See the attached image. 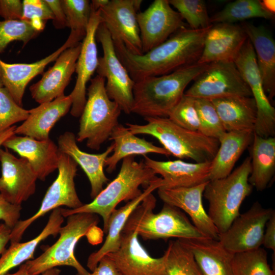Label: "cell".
Returning <instances> with one entry per match:
<instances>
[{"instance_id":"obj_1","label":"cell","mask_w":275,"mask_h":275,"mask_svg":"<svg viewBox=\"0 0 275 275\" xmlns=\"http://www.w3.org/2000/svg\"><path fill=\"white\" fill-rule=\"evenodd\" d=\"M210 28L181 29L160 45L141 55L132 54L120 41H113L118 57L135 82L147 77L168 74L197 63Z\"/></svg>"},{"instance_id":"obj_2","label":"cell","mask_w":275,"mask_h":275,"mask_svg":"<svg viewBox=\"0 0 275 275\" xmlns=\"http://www.w3.org/2000/svg\"><path fill=\"white\" fill-rule=\"evenodd\" d=\"M209 64L195 63L168 74L150 76L134 82L131 113L144 118L168 117L186 86Z\"/></svg>"},{"instance_id":"obj_3","label":"cell","mask_w":275,"mask_h":275,"mask_svg":"<svg viewBox=\"0 0 275 275\" xmlns=\"http://www.w3.org/2000/svg\"><path fill=\"white\" fill-rule=\"evenodd\" d=\"M134 157L130 155L122 159L118 175L91 202L74 209L61 208L63 216L78 213L99 215L103 219V232L106 234L109 218L117 206L122 201L128 202L139 197L143 192L140 187L146 188L157 177L143 160L138 162Z\"/></svg>"},{"instance_id":"obj_4","label":"cell","mask_w":275,"mask_h":275,"mask_svg":"<svg viewBox=\"0 0 275 275\" xmlns=\"http://www.w3.org/2000/svg\"><path fill=\"white\" fill-rule=\"evenodd\" d=\"M143 125L130 123L126 127L133 134H144L156 138L171 155L180 159H190L196 162L211 161L219 147L217 139L199 131L185 129L168 117L144 118Z\"/></svg>"},{"instance_id":"obj_5","label":"cell","mask_w":275,"mask_h":275,"mask_svg":"<svg viewBox=\"0 0 275 275\" xmlns=\"http://www.w3.org/2000/svg\"><path fill=\"white\" fill-rule=\"evenodd\" d=\"M156 203L152 193L146 196L132 211L123 231L135 230L144 240L208 238L177 207L164 203L161 210L154 213Z\"/></svg>"},{"instance_id":"obj_6","label":"cell","mask_w":275,"mask_h":275,"mask_svg":"<svg viewBox=\"0 0 275 275\" xmlns=\"http://www.w3.org/2000/svg\"><path fill=\"white\" fill-rule=\"evenodd\" d=\"M251 172L249 156L228 176L209 180L206 185L203 196L209 203L207 213L219 234L225 232L240 214L242 203L252 193Z\"/></svg>"},{"instance_id":"obj_7","label":"cell","mask_w":275,"mask_h":275,"mask_svg":"<svg viewBox=\"0 0 275 275\" xmlns=\"http://www.w3.org/2000/svg\"><path fill=\"white\" fill-rule=\"evenodd\" d=\"M99 222L98 215L78 213L67 216L66 224L61 227L58 240L38 257L24 263L32 275H39L61 266H68L76 270V275H88L89 272L76 258L74 249L78 240Z\"/></svg>"},{"instance_id":"obj_8","label":"cell","mask_w":275,"mask_h":275,"mask_svg":"<svg viewBox=\"0 0 275 275\" xmlns=\"http://www.w3.org/2000/svg\"><path fill=\"white\" fill-rule=\"evenodd\" d=\"M105 86V79L98 75L91 79L76 137L77 142L86 140L87 146L96 150L109 139L114 128L119 124L121 112L119 105L108 97Z\"/></svg>"},{"instance_id":"obj_9","label":"cell","mask_w":275,"mask_h":275,"mask_svg":"<svg viewBox=\"0 0 275 275\" xmlns=\"http://www.w3.org/2000/svg\"><path fill=\"white\" fill-rule=\"evenodd\" d=\"M77 166L71 157L59 152L57 178L46 191L36 213L27 219L19 220L12 229L10 243L20 242L29 227L49 211L62 206L74 209L84 204L77 195L74 183Z\"/></svg>"},{"instance_id":"obj_10","label":"cell","mask_w":275,"mask_h":275,"mask_svg":"<svg viewBox=\"0 0 275 275\" xmlns=\"http://www.w3.org/2000/svg\"><path fill=\"white\" fill-rule=\"evenodd\" d=\"M96 37L103 50V56L98 58L97 75L106 80L105 87L109 99L119 105L121 111L130 114L134 81L118 57L111 35L102 22L97 28Z\"/></svg>"},{"instance_id":"obj_11","label":"cell","mask_w":275,"mask_h":275,"mask_svg":"<svg viewBox=\"0 0 275 275\" xmlns=\"http://www.w3.org/2000/svg\"><path fill=\"white\" fill-rule=\"evenodd\" d=\"M184 94L195 98L210 100L231 96H252L248 85L234 62L209 64Z\"/></svg>"},{"instance_id":"obj_12","label":"cell","mask_w":275,"mask_h":275,"mask_svg":"<svg viewBox=\"0 0 275 275\" xmlns=\"http://www.w3.org/2000/svg\"><path fill=\"white\" fill-rule=\"evenodd\" d=\"M275 213L255 202L246 212L233 221L229 228L218 234V240L232 254L257 249L262 245L267 222Z\"/></svg>"},{"instance_id":"obj_13","label":"cell","mask_w":275,"mask_h":275,"mask_svg":"<svg viewBox=\"0 0 275 275\" xmlns=\"http://www.w3.org/2000/svg\"><path fill=\"white\" fill-rule=\"evenodd\" d=\"M234 62L248 85L257 107L254 132L262 137L274 136L275 109L264 91L253 46L248 38Z\"/></svg>"},{"instance_id":"obj_14","label":"cell","mask_w":275,"mask_h":275,"mask_svg":"<svg viewBox=\"0 0 275 275\" xmlns=\"http://www.w3.org/2000/svg\"><path fill=\"white\" fill-rule=\"evenodd\" d=\"M141 0H109L99 10L102 22L113 40L120 41L131 53L142 54L137 14Z\"/></svg>"},{"instance_id":"obj_15","label":"cell","mask_w":275,"mask_h":275,"mask_svg":"<svg viewBox=\"0 0 275 275\" xmlns=\"http://www.w3.org/2000/svg\"><path fill=\"white\" fill-rule=\"evenodd\" d=\"M142 54L166 41L178 30L186 28L180 14L168 0H155L137 14Z\"/></svg>"},{"instance_id":"obj_16","label":"cell","mask_w":275,"mask_h":275,"mask_svg":"<svg viewBox=\"0 0 275 275\" xmlns=\"http://www.w3.org/2000/svg\"><path fill=\"white\" fill-rule=\"evenodd\" d=\"M108 254L122 275H166L164 255L152 257L140 243L135 230L122 231L119 248Z\"/></svg>"},{"instance_id":"obj_17","label":"cell","mask_w":275,"mask_h":275,"mask_svg":"<svg viewBox=\"0 0 275 275\" xmlns=\"http://www.w3.org/2000/svg\"><path fill=\"white\" fill-rule=\"evenodd\" d=\"M0 194L8 202L21 205L34 194L37 177L28 161L0 148Z\"/></svg>"},{"instance_id":"obj_18","label":"cell","mask_w":275,"mask_h":275,"mask_svg":"<svg viewBox=\"0 0 275 275\" xmlns=\"http://www.w3.org/2000/svg\"><path fill=\"white\" fill-rule=\"evenodd\" d=\"M102 22L99 10L91 9V14L87 34L81 42L79 54L76 63L75 72L77 78L73 90L69 94L72 103L71 115L74 117L81 115L86 102V85L96 71L98 64V51L96 42V31Z\"/></svg>"},{"instance_id":"obj_19","label":"cell","mask_w":275,"mask_h":275,"mask_svg":"<svg viewBox=\"0 0 275 275\" xmlns=\"http://www.w3.org/2000/svg\"><path fill=\"white\" fill-rule=\"evenodd\" d=\"M208 182L191 187L159 188L157 193L164 203L186 212L190 217L193 224L204 235L218 240V231L205 210L202 202L203 193Z\"/></svg>"},{"instance_id":"obj_20","label":"cell","mask_w":275,"mask_h":275,"mask_svg":"<svg viewBox=\"0 0 275 275\" xmlns=\"http://www.w3.org/2000/svg\"><path fill=\"white\" fill-rule=\"evenodd\" d=\"M81 46V42H79L64 50L40 80L30 86L31 96L35 101L41 104L64 94V90L75 72Z\"/></svg>"},{"instance_id":"obj_21","label":"cell","mask_w":275,"mask_h":275,"mask_svg":"<svg viewBox=\"0 0 275 275\" xmlns=\"http://www.w3.org/2000/svg\"><path fill=\"white\" fill-rule=\"evenodd\" d=\"M81 42L72 33L66 42L57 50L45 58L32 63H6L0 59V79L14 101L22 106L25 89L32 79L42 74L45 67L56 60L65 49Z\"/></svg>"},{"instance_id":"obj_22","label":"cell","mask_w":275,"mask_h":275,"mask_svg":"<svg viewBox=\"0 0 275 275\" xmlns=\"http://www.w3.org/2000/svg\"><path fill=\"white\" fill-rule=\"evenodd\" d=\"M248 36L241 25L219 23L208 30L198 64L234 62Z\"/></svg>"},{"instance_id":"obj_23","label":"cell","mask_w":275,"mask_h":275,"mask_svg":"<svg viewBox=\"0 0 275 275\" xmlns=\"http://www.w3.org/2000/svg\"><path fill=\"white\" fill-rule=\"evenodd\" d=\"M2 146L25 158L37 179L42 181L45 180L47 176L58 169V147L50 139L39 141L27 136L14 134Z\"/></svg>"},{"instance_id":"obj_24","label":"cell","mask_w":275,"mask_h":275,"mask_svg":"<svg viewBox=\"0 0 275 275\" xmlns=\"http://www.w3.org/2000/svg\"><path fill=\"white\" fill-rule=\"evenodd\" d=\"M145 164L159 174L163 185L160 188L191 187L209 181L211 161L190 163L181 160L158 161L144 155Z\"/></svg>"},{"instance_id":"obj_25","label":"cell","mask_w":275,"mask_h":275,"mask_svg":"<svg viewBox=\"0 0 275 275\" xmlns=\"http://www.w3.org/2000/svg\"><path fill=\"white\" fill-rule=\"evenodd\" d=\"M58 147L59 152L71 157L84 171L90 183L91 197L94 199L109 181L104 167L106 158L113 151V143L101 153L90 154L79 148L73 132L66 131L58 138Z\"/></svg>"},{"instance_id":"obj_26","label":"cell","mask_w":275,"mask_h":275,"mask_svg":"<svg viewBox=\"0 0 275 275\" xmlns=\"http://www.w3.org/2000/svg\"><path fill=\"white\" fill-rule=\"evenodd\" d=\"M71 97L64 94L53 100L40 104L29 110L28 118L16 127L14 133L39 141L48 140L50 131L55 124L71 109Z\"/></svg>"},{"instance_id":"obj_27","label":"cell","mask_w":275,"mask_h":275,"mask_svg":"<svg viewBox=\"0 0 275 275\" xmlns=\"http://www.w3.org/2000/svg\"><path fill=\"white\" fill-rule=\"evenodd\" d=\"M241 26L253 46L264 91L269 101L272 100L275 96L274 40L263 26L244 21Z\"/></svg>"},{"instance_id":"obj_28","label":"cell","mask_w":275,"mask_h":275,"mask_svg":"<svg viewBox=\"0 0 275 275\" xmlns=\"http://www.w3.org/2000/svg\"><path fill=\"white\" fill-rule=\"evenodd\" d=\"M163 185L162 179L157 177L145 188L139 197L128 201L125 205L116 209L112 212L109 218L104 243L98 250L91 253L88 258L87 266L91 271L96 267L101 258L118 250L121 233L128 217L136 206L149 194Z\"/></svg>"},{"instance_id":"obj_29","label":"cell","mask_w":275,"mask_h":275,"mask_svg":"<svg viewBox=\"0 0 275 275\" xmlns=\"http://www.w3.org/2000/svg\"><path fill=\"white\" fill-rule=\"evenodd\" d=\"M193 253L202 275H233L234 254L218 240L203 238L178 239Z\"/></svg>"},{"instance_id":"obj_30","label":"cell","mask_w":275,"mask_h":275,"mask_svg":"<svg viewBox=\"0 0 275 275\" xmlns=\"http://www.w3.org/2000/svg\"><path fill=\"white\" fill-rule=\"evenodd\" d=\"M210 100L226 131L254 132L257 111L253 98L231 96Z\"/></svg>"},{"instance_id":"obj_31","label":"cell","mask_w":275,"mask_h":275,"mask_svg":"<svg viewBox=\"0 0 275 275\" xmlns=\"http://www.w3.org/2000/svg\"><path fill=\"white\" fill-rule=\"evenodd\" d=\"M64 221L61 207L52 210L48 222L40 233L25 242L10 243L0 257V275H5L13 268L34 258L39 243L50 236H56Z\"/></svg>"},{"instance_id":"obj_32","label":"cell","mask_w":275,"mask_h":275,"mask_svg":"<svg viewBox=\"0 0 275 275\" xmlns=\"http://www.w3.org/2000/svg\"><path fill=\"white\" fill-rule=\"evenodd\" d=\"M254 132L226 131L219 139V147L211 161L209 180L223 178L231 172L240 156L251 145Z\"/></svg>"},{"instance_id":"obj_33","label":"cell","mask_w":275,"mask_h":275,"mask_svg":"<svg viewBox=\"0 0 275 275\" xmlns=\"http://www.w3.org/2000/svg\"><path fill=\"white\" fill-rule=\"evenodd\" d=\"M108 140L114 141V146L113 154L107 157L105 162L106 171L109 173L116 170L120 160L130 155L144 156L149 153L171 155L164 148L136 136L122 124H119L114 128Z\"/></svg>"},{"instance_id":"obj_34","label":"cell","mask_w":275,"mask_h":275,"mask_svg":"<svg viewBox=\"0 0 275 275\" xmlns=\"http://www.w3.org/2000/svg\"><path fill=\"white\" fill-rule=\"evenodd\" d=\"M251 185L258 191L264 190L275 172V138L262 137L254 132L251 144Z\"/></svg>"},{"instance_id":"obj_35","label":"cell","mask_w":275,"mask_h":275,"mask_svg":"<svg viewBox=\"0 0 275 275\" xmlns=\"http://www.w3.org/2000/svg\"><path fill=\"white\" fill-rule=\"evenodd\" d=\"M253 18L273 19L274 14L267 11L259 0H236L228 4L210 17V22L234 24Z\"/></svg>"},{"instance_id":"obj_36","label":"cell","mask_w":275,"mask_h":275,"mask_svg":"<svg viewBox=\"0 0 275 275\" xmlns=\"http://www.w3.org/2000/svg\"><path fill=\"white\" fill-rule=\"evenodd\" d=\"M163 255L166 275H202L193 253L178 239L170 241Z\"/></svg>"},{"instance_id":"obj_37","label":"cell","mask_w":275,"mask_h":275,"mask_svg":"<svg viewBox=\"0 0 275 275\" xmlns=\"http://www.w3.org/2000/svg\"><path fill=\"white\" fill-rule=\"evenodd\" d=\"M231 266L233 275H275L268 263L266 250L261 247L234 254Z\"/></svg>"},{"instance_id":"obj_38","label":"cell","mask_w":275,"mask_h":275,"mask_svg":"<svg viewBox=\"0 0 275 275\" xmlns=\"http://www.w3.org/2000/svg\"><path fill=\"white\" fill-rule=\"evenodd\" d=\"M67 27L80 41L85 37L89 23L91 7L88 0H61Z\"/></svg>"},{"instance_id":"obj_39","label":"cell","mask_w":275,"mask_h":275,"mask_svg":"<svg viewBox=\"0 0 275 275\" xmlns=\"http://www.w3.org/2000/svg\"><path fill=\"white\" fill-rule=\"evenodd\" d=\"M170 4L177 9L183 19H185L192 30L211 28L205 2L203 0H168Z\"/></svg>"},{"instance_id":"obj_40","label":"cell","mask_w":275,"mask_h":275,"mask_svg":"<svg viewBox=\"0 0 275 275\" xmlns=\"http://www.w3.org/2000/svg\"><path fill=\"white\" fill-rule=\"evenodd\" d=\"M199 120V132L209 138L218 140L226 132L219 116L210 99L195 98Z\"/></svg>"},{"instance_id":"obj_41","label":"cell","mask_w":275,"mask_h":275,"mask_svg":"<svg viewBox=\"0 0 275 275\" xmlns=\"http://www.w3.org/2000/svg\"><path fill=\"white\" fill-rule=\"evenodd\" d=\"M40 33L30 23L22 20L0 21V53L11 42L20 41L25 45Z\"/></svg>"},{"instance_id":"obj_42","label":"cell","mask_w":275,"mask_h":275,"mask_svg":"<svg viewBox=\"0 0 275 275\" xmlns=\"http://www.w3.org/2000/svg\"><path fill=\"white\" fill-rule=\"evenodd\" d=\"M29 114V110L19 105L6 88H0V133L16 123L24 121Z\"/></svg>"},{"instance_id":"obj_43","label":"cell","mask_w":275,"mask_h":275,"mask_svg":"<svg viewBox=\"0 0 275 275\" xmlns=\"http://www.w3.org/2000/svg\"><path fill=\"white\" fill-rule=\"evenodd\" d=\"M168 118L178 125L194 131H199L200 123L195 105V98L183 94Z\"/></svg>"},{"instance_id":"obj_44","label":"cell","mask_w":275,"mask_h":275,"mask_svg":"<svg viewBox=\"0 0 275 275\" xmlns=\"http://www.w3.org/2000/svg\"><path fill=\"white\" fill-rule=\"evenodd\" d=\"M22 20L30 23L36 20L45 22L53 19L50 9L44 0H24Z\"/></svg>"},{"instance_id":"obj_45","label":"cell","mask_w":275,"mask_h":275,"mask_svg":"<svg viewBox=\"0 0 275 275\" xmlns=\"http://www.w3.org/2000/svg\"><path fill=\"white\" fill-rule=\"evenodd\" d=\"M21 205L7 201L0 194V220L12 229L19 221Z\"/></svg>"},{"instance_id":"obj_46","label":"cell","mask_w":275,"mask_h":275,"mask_svg":"<svg viewBox=\"0 0 275 275\" xmlns=\"http://www.w3.org/2000/svg\"><path fill=\"white\" fill-rule=\"evenodd\" d=\"M23 2L20 0H0V16L4 20H22Z\"/></svg>"},{"instance_id":"obj_47","label":"cell","mask_w":275,"mask_h":275,"mask_svg":"<svg viewBox=\"0 0 275 275\" xmlns=\"http://www.w3.org/2000/svg\"><path fill=\"white\" fill-rule=\"evenodd\" d=\"M88 275H122L113 259L105 255L99 260L96 267Z\"/></svg>"},{"instance_id":"obj_48","label":"cell","mask_w":275,"mask_h":275,"mask_svg":"<svg viewBox=\"0 0 275 275\" xmlns=\"http://www.w3.org/2000/svg\"><path fill=\"white\" fill-rule=\"evenodd\" d=\"M51 10L53 19V24L56 29H61L67 26L66 18L61 0H44Z\"/></svg>"},{"instance_id":"obj_49","label":"cell","mask_w":275,"mask_h":275,"mask_svg":"<svg viewBox=\"0 0 275 275\" xmlns=\"http://www.w3.org/2000/svg\"><path fill=\"white\" fill-rule=\"evenodd\" d=\"M262 245L275 253V213L272 215L266 224Z\"/></svg>"},{"instance_id":"obj_50","label":"cell","mask_w":275,"mask_h":275,"mask_svg":"<svg viewBox=\"0 0 275 275\" xmlns=\"http://www.w3.org/2000/svg\"><path fill=\"white\" fill-rule=\"evenodd\" d=\"M12 229L4 223L0 224V255L6 250V246L10 241Z\"/></svg>"},{"instance_id":"obj_51","label":"cell","mask_w":275,"mask_h":275,"mask_svg":"<svg viewBox=\"0 0 275 275\" xmlns=\"http://www.w3.org/2000/svg\"><path fill=\"white\" fill-rule=\"evenodd\" d=\"M61 271L57 267L46 270L39 275H61ZM5 275H32L28 271L24 263L21 264L18 270L14 273H8Z\"/></svg>"},{"instance_id":"obj_52","label":"cell","mask_w":275,"mask_h":275,"mask_svg":"<svg viewBox=\"0 0 275 275\" xmlns=\"http://www.w3.org/2000/svg\"><path fill=\"white\" fill-rule=\"evenodd\" d=\"M16 128V126L13 125L0 133V148L8 139L15 134L14 131Z\"/></svg>"},{"instance_id":"obj_53","label":"cell","mask_w":275,"mask_h":275,"mask_svg":"<svg viewBox=\"0 0 275 275\" xmlns=\"http://www.w3.org/2000/svg\"><path fill=\"white\" fill-rule=\"evenodd\" d=\"M109 0H93L91 2V7L92 9L98 10L106 6Z\"/></svg>"},{"instance_id":"obj_54","label":"cell","mask_w":275,"mask_h":275,"mask_svg":"<svg viewBox=\"0 0 275 275\" xmlns=\"http://www.w3.org/2000/svg\"><path fill=\"white\" fill-rule=\"evenodd\" d=\"M261 3L264 8L270 13L274 14L275 12V1L274 0H264L261 1Z\"/></svg>"},{"instance_id":"obj_55","label":"cell","mask_w":275,"mask_h":275,"mask_svg":"<svg viewBox=\"0 0 275 275\" xmlns=\"http://www.w3.org/2000/svg\"><path fill=\"white\" fill-rule=\"evenodd\" d=\"M2 87H3V84L2 82V81L0 79V88H2Z\"/></svg>"}]
</instances>
